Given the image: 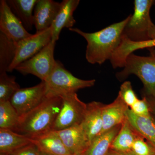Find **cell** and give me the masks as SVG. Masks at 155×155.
<instances>
[{"label":"cell","mask_w":155,"mask_h":155,"mask_svg":"<svg viewBox=\"0 0 155 155\" xmlns=\"http://www.w3.org/2000/svg\"><path fill=\"white\" fill-rule=\"evenodd\" d=\"M130 15L121 22L92 33L84 32L78 28H69L83 37L87 42L85 58L89 63L101 65L110 60L121 43L123 30Z\"/></svg>","instance_id":"6da1fadb"},{"label":"cell","mask_w":155,"mask_h":155,"mask_svg":"<svg viewBox=\"0 0 155 155\" xmlns=\"http://www.w3.org/2000/svg\"><path fill=\"white\" fill-rule=\"evenodd\" d=\"M62 103L61 97H47L39 105L20 118L14 132L33 138L52 130Z\"/></svg>","instance_id":"7a4b0ae2"},{"label":"cell","mask_w":155,"mask_h":155,"mask_svg":"<svg viewBox=\"0 0 155 155\" xmlns=\"http://www.w3.org/2000/svg\"><path fill=\"white\" fill-rule=\"evenodd\" d=\"M153 0H135L134 12L123 31V36L137 42L155 39V24L151 19L150 11Z\"/></svg>","instance_id":"3957f363"},{"label":"cell","mask_w":155,"mask_h":155,"mask_svg":"<svg viewBox=\"0 0 155 155\" xmlns=\"http://www.w3.org/2000/svg\"><path fill=\"white\" fill-rule=\"evenodd\" d=\"M123 68L116 74L119 80H125L132 74L136 75L143 84L144 96L155 98V56L143 57L132 53L126 58Z\"/></svg>","instance_id":"277c9868"},{"label":"cell","mask_w":155,"mask_h":155,"mask_svg":"<svg viewBox=\"0 0 155 155\" xmlns=\"http://www.w3.org/2000/svg\"><path fill=\"white\" fill-rule=\"evenodd\" d=\"M46 95L47 97H62L75 93L81 89L94 85L96 80H82L75 77L66 69L60 61L46 81Z\"/></svg>","instance_id":"5b68a950"},{"label":"cell","mask_w":155,"mask_h":155,"mask_svg":"<svg viewBox=\"0 0 155 155\" xmlns=\"http://www.w3.org/2000/svg\"><path fill=\"white\" fill-rule=\"evenodd\" d=\"M56 43L51 41L35 55L19 64L15 70L22 75L31 74L46 81L57 63L54 58Z\"/></svg>","instance_id":"8992f818"},{"label":"cell","mask_w":155,"mask_h":155,"mask_svg":"<svg viewBox=\"0 0 155 155\" xmlns=\"http://www.w3.org/2000/svg\"><path fill=\"white\" fill-rule=\"evenodd\" d=\"M62 105L53 126L52 130L58 131L80 125L84 119L87 104L79 98L76 93L61 97Z\"/></svg>","instance_id":"52a82bcc"},{"label":"cell","mask_w":155,"mask_h":155,"mask_svg":"<svg viewBox=\"0 0 155 155\" xmlns=\"http://www.w3.org/2000/svg\"><path fill=\"white\" fill-rule=\"evenodd\" d=\"M51 41V29L50 27L17 43L16 55L8 72H12L19 64L35 55Z\"/></svg>","instance_id":"ba28073f"},{"label":"cell","mask_w":155,"mask_h":155,"mask_svg":"<svg viewBox=\"0 0 155 155\" xmlns=\"http://www.w3.org/2000/svg\"><path fill=\"white\" fill-rule=\"evenodd\" d=\"M46 97L45 83L42 81L35 86L19 89L10 102L21 118L39 105Z\"/></svg>","instance_id":"9c48e42d"},{"label":"cell","mask_w":155,"mask_h":155,"mask_svg":"<svg viewBox=\"0 0 155 155\" xmlns=\"http://www.w3.org/2000/svg\"><path fill=\"white\" fill-rule=\"evenodd\" d=\"M0 31L16 43L32 35L12 12L5 0L0 1Z\"/></svg>","instance_id":"30bf717a"},{"label":"cell","mask_w":155,"mask_h":155,"mask_svg":"<svg viewBox=\"0 0 155 155\" xmlns=\"http://www.w3.org/2000/svg\"><path fill=\"white\" fill-rule=\"evenodd\" d=\"M55 131L72 155L84 153L90 144L81 124Z\"/></svg>","instance_id":"8fae6325"},{"label":"cell","mask_w":155,"mask_h":155,"mask_svg":"<svg viewBox=\"0 0 155 155\" xmlns=\"http://www.w3.org/2000/svg\"><path fill=\"white\" fill-rule=\"evenodd\" d=\"M104 105L103 103L97 101L87 104L85 115L81 125L90 143L102 131V110Z\"/></svg>","instance_id":"7c38bea8"},{"label":"cell","mask_w":155,"mask_h":155,"mask_svg":"<svg viewBox=\"0 0 155 155\" xmlns=\"http://www.w3.org/2000/svg\"><path fill=\"white\" fill-rule=\"evenodd\" d=\"M61 7V3L52 0H38L34 11V24L36 32L51 26Z\"/></svg>","instance_id":"4fadbf2b"},{"label":"cell","mask_w":155,"mask_h":155,"mask_svg":"<svg viewBox=\"0 0 155 155\" xmlns=\"http://www.w3.org/2000/svg\"><path fill=\"white\" fill-rule=\"evenodd\" d=\"M79 3V0H64L61 2L60 10L51 26L52 41L56 42L59 39L63 28L69 29L75 25L76 21L73 17V13Z\"/></svg>","instance_id":"5bb4252c"},{"label":"cell","mask_w":155,"mask_h":155,"mask_svg":"<svg viewBox=\"0 0 155 155\" xmlns=\"http://www.w3.org/2000/svg\"><path fill=\"white\" fill-rule=\"evenodd\" d=\"M129 109L119 95L113 102L104 105L102 110L103 128L101 134L117 125H122L126 119Z\"/></svg>","instance_id":"9a60e30c"},{"label":"cell","mask_w":155,"mask_h":155,"mask_svg":"<svg viewBox=\"0 0 155 155\" xmlns=\"http://www.w3.org/2000/svg\"><path fill=\"white\" fill-rule=\"evenodd\" d=\"M41 152L52 155H72L54 130L30 138Z\"/></svg>","instance_id":"2e32d148"},{"label":"cell","mask_w":155,"mask_h":155,"mask_svg":"<svg viewBox=\"0 0 155 155\" xmlns=\"http://www.w3.org/2000/svg\"><path fill=\"white\" fill-rule=\"evenodd\" d=\"M126 117L135 131L145 139L155 149V119L152 116H137L129 109Z\"/></svg>","instance_id":"e0dca14e"},{"label":"cell","mask_w":155,"mask_h":155,"mask_svg":"<svg viewBox=\"0 0 155 155\" xmlns=\"http://www.w3.org/2000/svg\"><path fill=\"white\" fill-rule=\"evenodd\" d=\"M14 15L22 22L27 31L32 30L34 24L33 11L38 0H7Z\"/></svg>","instance_id":"ac0fdd59"},{"label":"cell","mask_w":155,"mask_h":155,"mask_svg":"<svg viewBox=\"0 0 155 155\" xmlns=\"http://www.w3.org/2000/svg\"><path fill=\"white\" fill-rule=\"evenodd\" d=\"M32 143L30 137L8 129H0V154L13 152Z\"/></svg>","instance_id":"d6986e66"},{"label":"cell","mask_w":155,"mask_h":155,"mask_svg":"<svg viewBox=\"0 0 155 155\" xmlns=\"http://www.w3.org/2000/svg\"><path fill=\"white\" fill-rule=\"evenodd\" d=\"M122 125H117L98 136L91 142L84 155H108Z\"/></svg>","instance_id":"ffe728a7"},{"label":"cell","mask_w":155,"mask_h":155,"mask_svg":"<svg viewBox=\"0 0 155 155\" xmlns=\"http://www.w3.org/2000/svg\"><path fill=\"white\" fill-rule=\"evenodd\" d=\"M153 48H155V39L137 42L131 41L122 35L121 43L113 54L112 59L117 65L122 66L127 57L134 51Z\"/></svg>","instance_id":"44dd1931"},{"label":"cell","mask_w":155,"mask_h":155,"mask_svg":"<svg viewBox=\"0 0 155 155\" xmlns=\"http://www.w3.org/2000/svg\"><path fill=\"white\" fill-rule=\"evenodd\" d=\"M138 135V134L130 125L126 117L112 143L111 150L120 152L130 151Z\"/></svg>","instance_id":"7402d4cb"},{"label":"cell","mask_w":155,"mask_h":155,"mask_svg":"<svg viewBox=\"0 0 155 155\" xmlns=\"http://www.w3.org/2000/svg\"><path fill=\"white\" fill-rule=\"evenodd\" d=\"M17 43L0 32V73L8 72L14 61Z\"/></svg>","instance_id":"603a6c76"},{"label":"cell","mask_w":155,"mask_h":155,"mask_svg":"<svg viewBox=\"0 0 155 155\" xmlns=\"http://www.w3.org/2000/svg\"><path fill=\"white\" fill-rule=\"evenodd\" d=\"M20 117L10 101L0 102V129L14 131L19 125Z\"/></svg>","instance_id":"cb8c5ba5"},{"label":"cell","mask_w":155,"mask_h":155,"mask_svg":"<svg viewBox=\"0 0 155 155\" xmlns=\"http://www.w3.org/2000/svg\"><path fill=\"white\" fill-rule=\"evenodd\" d=\"M20 88L16 77L8 75L7 72L0 73V102L10 101Z\"/></svg>","instance_id":"d4e9b609"},{"label":"cell","mask_w":155,"mask_h":155,"mask_svg":"<svg viewBox=\"0 0 155 155\" xmlns=\"http://www.w3.org/2000/svg\"><path fill=\"white\" fill-rule=\"evenodd\" d=\"M131 152L135 155H155V149L144 138L138 134L131 148Z\"/></svg>","instance_id":"484cf974"},{"label":"cell","mask_w":155,"mask_h":155,"mask_svg":"<svg viewBox=\"0 0 155 155\" xmlns=\"http://www.w3.org/2000/svg\"><path fill=\"white\" fill-rule=\"evenodd\" d=\"M119 95L128 107H131L139 99L132 88L131 82H123L119 92Z\"/></svg>","instance_id":"4316f807"},{"label":"cell","mask_w":155,"mask_h":155,"mask_svg":"<svg viewBox=\"0 0 155 155\" xmlns=\"http://www.w3.org/2000/svg\"><path fill=\"white\" fill-rule=\"evenodd\" d=\"M130 110L137 116L144 117L151 116V110L149 101L146 97H143L141 100H137L130 107Z\"/></svg>","instance_id":"83f0119b"},{"label":"cell","mask_w":155,"mask_h":155,"mask_svg":"<svg viewBox=\"0 0 155 155\" xmlns=\"http://www.w3.org/2000/svg\"><path fill=\"white\" fill-rule=\"evenodd\" d=\"M0 155H39V151L34 144L31 143L13 152Z\"/></svg>","instance_id":"f1b7e54d"},{"label":"cell","mask_w":155,"mask_h":155,"mask_svg":"<svg viewBox=\"0 0 155 155\" xmlns=\"http://www.w3.org/2000/svg\"><path fill=\"white\" fill-rule=\"evenodd\" d=\"M108 155H135L131 151L128 152H117L116 151L113 150H110Z\"/></svg>","instance_id":"f546056e"},{"label":"cell","mask_w":155,"mask_h":155,"mask_svg":"<svg viewBox=\"0 0 155 155\" xmlns=\"http://www.w3.org/2000/svg\"><path fill=\"white\" fill-rule=\"evenodd\" d=\"M147 98L148 99V100H149V101L151 112H153V114H154L155 116V98Z\"/></svg>","instance_id":"4dcf8cb0"},{"label":"cell","mask_w":155,"mask_h":155,"mask_svg":"<svg viewBox=\"0 0 155 155\" xmlns=\"http://www.w3.org/2000/svg\"><path fill=\"white\" fill-rule=\"evenodd\" d=\"M151 53V55L155 56V48H149Z\"/></svg>","instance_id":"1f68e13d"},{"label":"cell","mask_w":155,"mask_h":155,"mask_svg":"<svg viewBox=\"0 0 155 155\" xmlns=\"http://www.w3.org/2000/svg\"><path fill=\"white\" fill-rule=\"evenodd\" d=\"M39 155H52L46 153H45L43 152H41L39 151Z\"/></svg>","instance_id":"d6a6232c"},{"label":"cell","mask_w":155,"mask_h":155,"mask_svg":"<svg viewBox=\"0 0 155 155\" xmlns=\"http://www.w3.org/2000/svg\"><path fill=\"white\" fill-rule=\"evenodd\" d=\"M80 155H84V154H81Z\"/></svg>","instance_id":"836d02e7"}]
</instances>
